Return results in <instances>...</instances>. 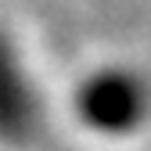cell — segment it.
Segmentation results:
<instances>
[{
  "instance_id": "6da1fadb",
  "label": "cell",
  "mask_w": 151,
  "mask_h": 151,
  "mask_svg": "<svg viewBox=\"0 0 151 151\" xmlns=\"http://www.w3.org/2000/svg\"><path fill=\"white\" fill-rule=\"evenodd\" d=\"M54 126L93 151H133L151 140V61L104 50L79 61L54 90Z\"/></svg>"
},
{
  "instance_id": "7a4b0ae2",
  "label": "cell",
  "mask_w": 151,
  "mask_h": 151,
  "mask_svg": "<svg viewBox=\"0 0 151 151\" xmlns=\"http://www.w3.org/2000/svg\"><path fill=\"white\" fill-rule=\"evenodd\" d=\"M54 126V86L32 36L0 4V151H36Z\"/></svg>"
}]
</instances>
